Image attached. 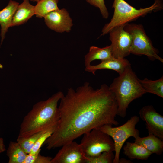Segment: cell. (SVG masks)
Wrapping results in <instances>:
<instances>
[{
    "label": "cell",
    "mask_w": 163,
    "mask_h": 163,
    "mask_svg": "<svg viewBox=\"0 0 163 163\" xmlns=\"http://www.w3.org/2000/svg\"><path fill=\"white\" fill-rule=\"evenodd\" d=\"M58 107L59 118L54 132L44 143L49 150L62 147L94 129L117 126V104L106 84L94 89L88 82L68 89Z\"/></svg>",
    "instance_id": "obj_1"
},
{
    "label": "cell",
    "mask_w": 163,
    "mask_h": 163,
    "mask_svg": "<svg viewBox=\"0 0 163 163\" xmlns=\"http://www.w3.org/2000/svg\"><path fill=\"white\" fill-rule=\"evenodd\" d=\"M64 95L59 91L46 100L34 105L24 118L18 137H27L56 127L59 118L58 104Z\"/></svg>",
    "instance_id": "obj_2"
},
{
    "label": "cell",
    "mask_w": 163,
    "mask_h": 163,
    "mask_svg": "<svg viewBox=\"0 0 163 163\" xmlns=\"http://www.w3.org/2000/svg\"><path fill=\"white\" fill-rule=\"evenodd\" d=\"M109 87L117 102V115L122 118L126 116L130 104L146 93L131 65L115 78Z\"/></svg>",
    "instance_id": "obj_3"
},
{
    "label": "cell",
    "mask_w": 163,
    "mask_h": 163,
    "mask_svg": "<svg viewBox=\"0 0 163 163\" xmlns=\"http://www.w3.org/2000/svg\"><path fill=\"white\" fill-rule=\"evenodd\" d=\"M112 7L114 9L113 16L110 21L104 26L101 35L109 33L115 27L125 25L139 17L145 16L152 11L161 9L162 6L160 0H155L151 6L138 9L124 0H114Z\"/></svg>",
    "instance_id": "obj_4"
},
{
    "label": "cell",
    "mask_w": 163,
    "mask_h": 163,
    "mask_svg": "<svg viewBox=\"0 0 163 163\" xmlns=\"http://www.w3.org/2000/svg\"><path fill=\"white\" fill-rule=\"evenodd\" d=\"M139 119V117L134 115L120 126L113 127L112 125L105 124L99 128L110 136L113 140L115 154L113 163H119L120 151L126 140L131 137L135 138L139 136V131L136 128Z\"/></svg>",
    "instance_id": "obj_5"
},
{
    "label": "cell",
    "mask_w": 163,
    "mask_h": 163,
    "mask_svg": "<svg viewBox=\"0 0 163 163\" xmlns=\"http://www.w3.org/2000/svg\"><path fill=\"white\" fill-rule=\"evenodd\" d=\"M124 29L132 37L130 53L139 56L145 55L151 60L157 59L163 62V59L158 55V50L153 46L141 24L128 23Z\"/></svg>",
    "instance_id": "obj_6"
},
{
    "label": "cell",
    "mask_w": 163,
    "mask_h": 163,
    "mask_svg": "<svg viewBox=\"0 0 163 163\" xmlns=\"http://www.w3.org/2000/svg\"><path fill=\"white\" fill-rule=\"evenodd\" d=\"M85 157L97 156L105 152H113L114 145L112 138L99 129L85 133L80 143Z\"/></svg>",
    "instance_id": "obj_7"
},
{
    "label": "cell",
    "mask_w": 163,
    "mask_h": 163,
    "mask_svg": "<svg viewBox=\"0 0 163 163\" xmlns=\"http://www.w3.org/2000/svg\"><path fill=\"white\" fill-rule=\"evenodd\" d=\"M125 25L115 27L109 33L113 56L116 58H125L130 54L132 37L125 30Z\"/></svg>",
    "instance_id": "obj_8"
},
{
    "label": "cell",
    "mask_w": 163,
    "mask_h": 163,
    "mask_svg": "<svg viewBox=\"0 0 163 163\" xmlns=\"http://www.w3.org/2000/svg\"><path fill=\"white\" fill-rule=\"evenodd\" d=\"M51 163H85L86 157L80 144L73 141L64 145Z\"/></svg>",
    "instance_id": "obj_9"
},
{
    "label": "cell",
    "mask_w": 163,
    "mask_h": 163,
    "mask_svg": "<svg viewBox=\"0 0 163 163\" xmlns=\"http://www.w3.org/2000/svg\"><path fill=\"white\" fill-rule=\"evenodd\" d=\"M139 114L141 119L145 123L148 133L163 140V116L151 105L143 107Z\"/></svg>",
    "instance_id": "obj_10"
},
{
    "label": "cell",
    "mask_w": 163,
    "mask_h": 163,
    "mask_svg": "<svg viewBox=\"0 0 163 163\" xmlns=\"http://www.w3.org/2000/svg\"><path fill=\"white\" fill-rule=\"evenodd\" d=\"M44 18L48 27L58 33L69 32L73 25L69 13L64 8L52 11Z\"/></svg>",
    "instance_id": "obj_11"
},
{
    "label": "cell",
    "mask_w": 163,
    "mask_h": 163,
    "mask_svg": "<svg viewBox=\"0 0 163 163\" xmlns=\"http://www.w3.org/2000/svg\"><path fill=\"white\" fill-rule=\"evenodd\" d=\"M101 61V62L98 64L95 65H90L86 66L85 71L94 75L96 71L98 70L108 69L114 70L120 74L128 66L131 65L129 61L125 58H116L113 57Z\"/></svg>",
    "instance_id": "obj_12"
},
{
    "label": "cell",
    "mask_w": 163,
    "mask_h": 163,
    "mask_svg": "<svg viewBox=\"0 0 163 163\" xmlns=\"http://www.w3.org/2000/svg\"><path fill=\"white\" fill-rule=\"evenodd\" d=\"M19 5V3L17 2L10 0L7 5L0 11L1 45L5 38L8 29L11 27L14 15Z\"/></svg>",
    "instance_id": "obj_13"
},
{
    "label": "cell",
    "mask_w": 163,
    "mask_h": 163,
    "mask_svg": "<svg viewBox=\"0 0 163 163\" xmlns=\"http://www.w3.org/2000/svg\"><path fill=\"white\" fill-rule=\"evenodd\" d=\"M34 14V6L30 4L29 0H23L14 15L11 27L24 24Z\"/></svg>",
    "instance_id": "obj_14"
},
{
    "label": "cell",
    "mask_w": 163,
    "mask_h": 163,
    "mask_svg": "<svg viewBox=\"0 0 163 163\" xmlns=\"http://www.w3.org/2000/svg\"><path fill=\"white\" fill-rule=\"evenodd\" d=\"M135 142L145 147L152 154L160 155L163 151V140L154 135L149 133L146 137L139 136L135 138Z\"/></svg>",
    "instance_id": "obj_15"
},
{
    "label": "cell",
    "mask_w": 163,
    "mask_h": 163,
    "mask_svg": "<svg viewBox=\"0 0 163 163\" xmlns=\"http://www.w3.org/2000/svg\"><path fill=\"white\" fill-rule=\"evenodd\" d=\"M123 153L130 159L146 160L152 154L145 147L135 142H126Z\"/></svg>",
    "instance_id": "obj_16"
},
{
    "label": "cell",
    "mask_w": 163,
    "mask_h": 163,
    "mask_svg": "<svg viewBox=\"0 0 163 163\" xmlns=\"http://www.w3.org/2000/svg\"><path fill=\"white\" fill-rule=\"evenodd\" d=\"M114 57L113 56L110 45L103 48L92 46L89 48L88 52L85 57V66L91 65V63L95 60L101 61Z\"/></svg>",
    "instance_id": "obj_17"
},
{
    "label": "cell",
    "mask_w": 163,
    "mask_h": 163,
    "mask_svg": "<svg viewBox=\"0 0 163 163\" xmlns=\"http://www.w3.org/2000/svg\"><path fill=\"white\" fill-rule=\"evenodd\" d=\"M27 155L17 142H10L7 151L8 163H24Z\"/></svg>",
    "instance_id": "obj_18"
},
{
    "label": "cell",
    "mask_w": 163,
    "mask_h": 163,
    "mask_svg": "<svg viewBox=\"0 0 163 163\" xmlns=\"http://www.w3.org/2000/svg\"><path fill=\"white\" fill-rule=\"evenodd\" d=\"M142 86L146 93H149L163 97V76L157 80H152L145 78L139 79Z\"/></svg>",
    "instance_id": "obj_19"
},
{
    "label": "cell",
    "mask_w": 163,
    "mask_h": 163,
    "mask_svg": "<svg viewBox=\"0 0 163 163\" xmlns=\"http://www.w3.org/2000/svg\"><path fill=\"white\" fill-rule=\"evenodd\" d=\"M58 0H40L34 6L35 14L40 18L44 17L50 12L58 10Z\"/></svg>",
    "instance_id": "obj_20"
},
{
    "label": "cell",
    "mask_w": 163,
    "mask_h": 163,
    "mask_svg": "<svg viewBox=\"0 0 163 163\" xmlns=\"http://www.w3.org/2000/svg\"><path fill=\"white\" fill-rule=\"evenodd\" d=\"M52 128L48 130L35 133L27 137H18L17 142L21 145L25 152L27 154H29L30 153L33 146L38 139L44 133Z\"/></svg>",
    "instance_id": "obj_21"
},
{
    "label": "cell",
    "mask_w": 163,
    "mask_h": 163,
    "mask_svg": "<svg viewBox=\"0 0 163 163\" xmlns=\"http://www.w3.org/2000/svg\"><path fill=\"white\" fill-rule=\"evenodd\" d=\"M115 155L113 152H105L99 155L92 157H85V163H112Z\"/></svg>",
    "instance_id": "obj_22"
},
{
    "label": "cell",
    "mask_w": 163,
    "mask_h": 163,
    "mask_svg": "<svg viewBox=\"0 0 163 163\" xmlns=\"http://www.w3.org/2000/svg\"><path fill=\"white\" fill-rule=\"evenodd\" d=\"M40 151V149L34 154H27L24 163H51L52 158L41 155Z\"/></svg>",
    "instance_id": "obj_23"
},
{
    "label": "cell",
    "mask_w": 163,
    "mask_h": 163,
    "mask_svg": "<svg viewBox=\"0 0 163 163\" xmlns=\"http://www.w3.org/2000/svg\"><path fill=\"white\" fill-rule=\"evenodd\" d=\"M56 127L52 128L42 135L35 143L29 154H34L40 149L42 145L53 133Z\"/></svg>",
    "instance_id": "obj_24"
},
{
    "label": "cell",
    "mask_w": 163,
    "mask_h": 163,
    "mask_svg": "<svg viewBox=\"0 0 163 163\" xmlns=\"http://www.w3.org/2000/svg\"><path fill=\"white\" fill-rule=\"evenodd\" d=\"M86 0L91 5L98 8L103 18H108L109 14L104 0Z\"/></svg>",
    "instance_id": "obj_25"
},
{
    "label": "cell",
    "mask_w": 163,
    "mask_h": 163,
    "mask_svg": "<svg viewBox=\"0 0 163 163\" xmlns=\"http://www.w3.org/2000/svg\"><path fill=\"white\" fill-rule=\"evenodd\" d=\"M6 150L3 139L0 137V154Z\"/></svg>",
    "instance_id": "obj_26"
},
{
    "label": "cell",
    "mask_w": 163,
    "mask_h": 163,
    "mask_svg": "<svg viewBox=\"0 0 163 163\" xmlns=\"http://www.w3.org/2000/svg\"><path fill=\"white\" fill-rule=\"evenodd\" d=\"M131 161L129 160H127L124 158L120 159L119 163H130Z\"/></svg>",
    "instance_id": "obj_27"
},
{
    "label": "cell",
    "mask_w": 163,
    "mask_h": 163,
    "mask_svg": "<svg viewBox=\"0 0 163 163\" xmlns=\"http://www.w3.org/2000/svg\"><path fill=\"white\" fill-rule=\"evenodd\" d=\"M30 0L31 1L34 2H37L40 0Z\"/></svg>",
    "instance_id": "obj_28"
}]
</instances>
